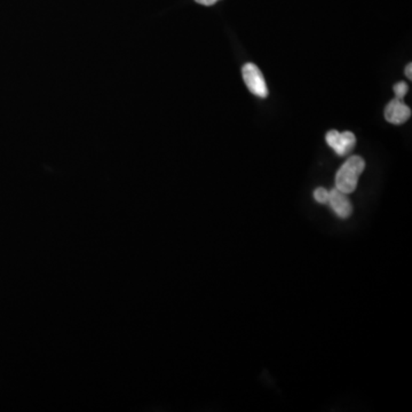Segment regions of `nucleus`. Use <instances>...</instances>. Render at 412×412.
<instances>
[{"label":"nucleus","mask_w":412,"mask_h":412,"mask_svg":"<svg viewBox=\"0 0 412 412\" xmlns=\"http://www.w3.org/2000/svg\"><path fill=\"white\" fill-rule=\"evenodd\" d=\"M333 211L340 218H349L353 211L351 201H349L347 194L340 192L339 189L335 188L329 192V201H328Z\"/></svg>","instance_id":"obj_5"},{"label":"nucleus","mask_w":412,"mask_h":412,"mask_svg":"<svg viewBox=\"0 0 412 412\" xmlns=\"http://www.w3.org/2000/svg\"><path fill=\"white\" fill-rule=\"evenodd\" d=\"M314 199H316L320 204H326L329 201V192L326 188L320 187L314 192Z\"/></svg>","instance_id":"obj_6"},{"label":"nucleus","mask_w":412,"mask_h":412,"mask_svg":"<svg viewBox=\"0 0 412 412\" xmlns=\"http://www.w3.org/2000/svg\"><path fill=\"white\" fill-rule=\"evenodd\" d=\"M411 70H412V64L409 63V64H408V66H406V76L408 77V78H409L410 80L412 79Z\"/></svg>","instance_id":"obj_9"},{"label":"nucleus","mask_w":412,"mask_h":412,"mask_svg":"<svg viewBox=\"0 0 412 412\" xmlns=\"http://www.w3.org/2000/svg\"><path fill=\"white\" fill-rule=\"evenodd\" d=\"M243 79L250 92L259 98H267L268 96V87L266 84L265 78L259 68L256 64L246 63L242 68Z\"/></svg>","instance_id":"obj_2"},{"label":"nucleus","mask_w":412,"mask_h":412,"mask_svg":"<svg viewBox=\"0 0 412 412\" xmlns=\"http://www.w3.org/2000/svg\"><path fill=\"white\" fill-rule=\"evenodd\" d=\"M365 163L360 156H353L346 160L336 176V188L345 194L354 192L358 178L365 171Z\"/></svg>","instance_id":"obj_1"},{"label":"nucleus","mask_w":412,"mask_h":412,"mask_svg":"<svg viewBox=\"0 0 412 412\" xmlns=\"http://www.w3.org/2000/svg\"><path fill=\"white\" fill-rule=\"evenodd\" d=\"M196 3H201V5H205V6H211L214 3H218L219 0H195Z\"/></svg>","instance_id":"obj_8"},{"label":"nucleus","mask_w":412,"mask_h":412,"mask_svg":"<svg viewBox=\"0 0 412 412\" xmlns=\"http://www.w3.org/2000/svg\"><path fill=\"white\" fill-rule=\"evenodd\" d=\"M326 142L339 156H345L354 149L356 137L351 132L339 133L336 130H331L326 135Z\"/></svg>","instance_id":"obj_3"},{"label":"nucleus","mask_w":412,"mask_h":412,"mask_svg":"<svg viewBox=\"0 0 412 412\" xmlns=\"http://www.w3.org/2000/svg\"><path fill=\"white\" fill-rule=\"evenodd\" d=\"M393 90L397 98H399V99H404V96H406V93L409 91V87H408V84L404 83V82H399V83L394 85Z\"/></svg>","instance_id":"obj_7"},{"label":"nucleus","mask_w":412,"mask_h":412,"mask_svg":"<svg viewBox=\"0 0 412 412\" xmlns=\"http://www.w3.org/2000/svg\"><path fill=\"white\" fill-rule=\"evenodd\" d=\"M410 117H411V109L404 103L403 99L395 98L385 108V119L390 124H404L408 122Z\"/></svg>","instance_id":"obj_4"}]
</instances>
